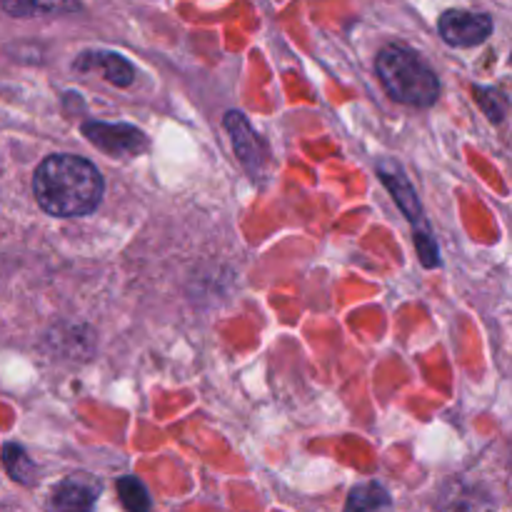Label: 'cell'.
Returning <instances> with one entry per match:
<instances>
[{"label": "cell", "mask_w": 512, "mask_h": 512, "mask_svg": "<svg viewBox=\"0 0 512 512\" xmlns=\"http://www.w3.org/2000/svg\"><path fill=\"white\" fill-rule=\"evenodd\" d=\"M118 495L123 508L133 510V512H143L150 508V498L145 485L140 483L138 478H120L118 480Z\"/></svg>", "instance_id": "10"}, {"label": "cell", "mask_w": 512, "mask_h": 512, "mask_svg": "<svg viewBox=\"0 0 512 512\" xmlns=\"http://www.w3.org/2000/svg\"><path fill=\"white\" fill-rule=\"evenodd\" d=\"M83 133L90 143L100 145L108 155L140 153L145 148V135L133 125H108V123H85Z\"/></svg>", "instance_id": "4"}, {"label": "cell", "mask_w": 512, "mask_h": 512, "mask_svg": "<svg viewBox=\"0 0 512 512\" xmlns=\"http://www.w3.org/2000/svg\"><path fill=\"white\" fill-rule=\"evenodd\" d=\"M75 65L83 70L85 68H100L103 70L105 78H108L113 85H120V88L130 85L135 78L133 65H130L128 60L118 53H90L88 58H83L80 63H75Z\"/></svg>", "instance_id": "6"}, {"label": "cell", "mask_w": 512, "mask_h": 512, "mask_svg": "<svg viewBox=\"0 0 512 512\" xmlns=\"http://www.w3.org/2000/svg\"><path fill=\"white\" fill-rule=\"evenodd\" d=\"M93 500H95L93 488L78 483V480H68V483H63L58 490H55L53 505H58V508L63 510H85L93 505Z\"/></svg>", "instance_id": "8"}, {"label": "cell", "mask_w": 512, "mask_h": 512, "mask_svg": "<svg viewBox=\"0 0 512 512\" xmlns=\"http://www.w3.org/2000/svg\"><path fill=\"white\" fill-rule=\"evenodd\" d=\"M225 125L230 130V138H233L235 145V155L240 158V163L250 170H258L260 163H263V150H260V138L255 135V130L250 128L248 120L243 118L240 113H228L225 118Z\"/></svg>", "instance_id": "5"}, {"label": "cell", "mask_w": 512, "mask_h": 512, "mask_svg": "<svg viewBox=\"0 0 512 512\" xmlns=\"http://www.w3.org/2000/svg\"><path fill=\"white\" fill-rule=\"evenodd\" d=\"M383 175V180H385V185H388L390 190H393V198H395V203L400 205V208H403V213L408 215L410 220H413L415 223V230H418V223L420 220H423V210H420V200L415 198V193H413V188H410V183L408 180H405V175L400 173V170H393V173H380Z\"/></svg>", "instance_id": "7"}, {"label": "cell", "mask_w": 512, "mask_h": 512, "mask_svg": "<svg viewBox=\"0 0 512 512\" xmlns=\"http://www.w3.org/2000/svg\"><path fill=\"white\" fill-rule=\"evenodd\" d=\"M380 83L390 98L413 108H428L438 100L440 80L428 60L408 45H388L380 50L378 63Z\"/></svg>", "instance_id": "2"}, {"label": "cell", "mask_w": 512, "mask_h": 512, "mask_svg": "<svg viewBox=\"0 0 512 512\" xmlns=\"http://www.w3.org/2000/svg\"><path fill=\"white\" fill-rule=\"evenodd\" d=\"M385 505H390L388 493L375 483L360 485V488H355L348 498V510H375L385 508Z\"/></svg>", "instance_id": "9"}, {"label": "cell", "mask_w": 512, "mask_h": 512, "mask_svg": "<svg viewBox=\"0 0 512 512\" xmlns=\"http://www.w3.org/2000/svg\"><path fill=\"white\" fill-rule=\"evenodd\" d=\"M3 5L13 15H35L48 13V10L75 8L73 0H3Z\"/></svg>", "instance_id": "11"}, {"label": "cell", "mask_w": 512, "mask_h": 512, "mask_svg": "<svg viewBox=\"0 0 512 512\" xmlns=\"http://www.w3.org/2000/svg\"><path fill=\"white\" fill-rule=\"evenodd\" d=\"M440 35L453 48H473L485 43L493 33V18L485 13H470V10H448L438 20Z\"/></svg>", "instance_id": "3"}, {"label": "cell", "mask_w": 512, "mask_h": 512, "mask_svg": "<svg viewBox=\"0 0 512 512\" xmlns=\"http://www.w3.org/2000/svg\"><path fill=\"white\" fill-rule=\"evenodd\" d=\"M103 175L78 155H50L38 165L33 193L40 208L55 218H80L103 200Z\"/></svg>", "instance_id": "1"}]
</instances>
